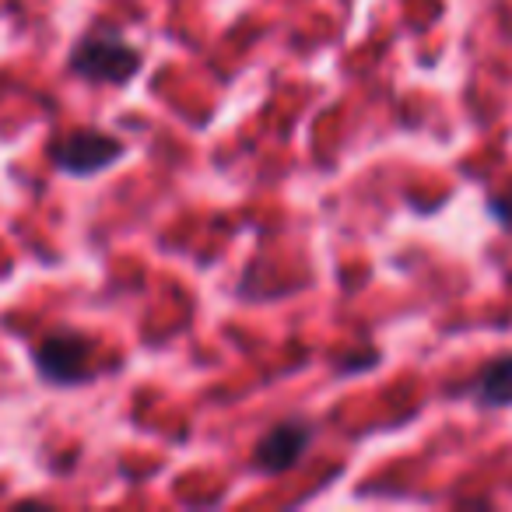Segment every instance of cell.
Here are the masks:
<instances>
[{
    "label": "cell",
    "instance_id": "cell-1",
    "mask_svg": "<svg viewBox=\"0 0 512 512\" xmlns=\"http://www.w3.org/2000/svg\"><path fill=\"white\" fill-rule=\"evenodd\" d=\"M67 71L88 85H127L141 71V53L127 39L113 36H81L67 57Z\"/></svg>",
    "mask_w": 512,
    "mask_h": 512
},
{
    "label": "cell",
    "instance_id": "cell-2",
    "mask_svg": "<svg viewBox=\"0 0 512 512\" xmlns=\"http://www.w3.org/2000/svg\"><path fill=\"white\" fill-rule=\"evenodd\" d=\"M88 358H92V341L81 330H53L32 351V365H36L39 379L50 386H81L88 383Z\"/></svg>",
    "mask_w": 512,
    "mask_h": 512
},
{
    "label": "cell",
    "instance_id": "cell-3",
    "mask_svg": "<svg viewBox=\"0 0 512 512\" xmlns=\"http://www.w3.org/2000/svg\"><path fill=\"white\" fill-rule=\"evenodd\" d=\"M53 165L67 176H99L109 165H116L123 158V141H116L113 134L102 130H74V134L53 141Z\"/></svg>",
    "mask_w": 512,
    "mask_h": 512
},
{
    "label": "cell",
    "instance_id": "cell-4",
    "mask_svg": "<svg viewBox=\"0 0 512 512\" xmlns=\"http://www.w3.org/2000/svg\"><path fill=\"white\" fill-rule=\"evenodd\" d=\"M309 442H313V425H309V421H278L271 432H264L260 442H256L253 467L271 477L285 474V470L299 467Z\"/></svg>",
    "mask_w": 512,
    "mask_h": 512
},
{
    "label": "cell",
    "instance_id": "cell-5",
    "mask_svg": "<svg viewBox=\"0 0 512 512\" xmlns=\"http://www.w3.org/2000/svg\"><path fill=\"white\" fill-rule=\"evenodd\" d=\"M474 397L481 407H509L512 404V355H498L477 372Z\"/></svg>",
    "mask_w": 512,
    "mask_h": 512
},
{
    "label": "cell",
    "instance_id": "cell-6",
    "mask_svg": "<svg viewBox=\"0 0 512 512\" xmlns=\"http://www.w3.org/2000/svg\"><path fill=\"white\" fill-rule=\"evenodd\" d=\"M488 211L495 214L502 225L512 228V193H495V197L488 200Z\"/></svg>",
    "mask_w": 512,
    "mask_h": 512
}]
</instances>
